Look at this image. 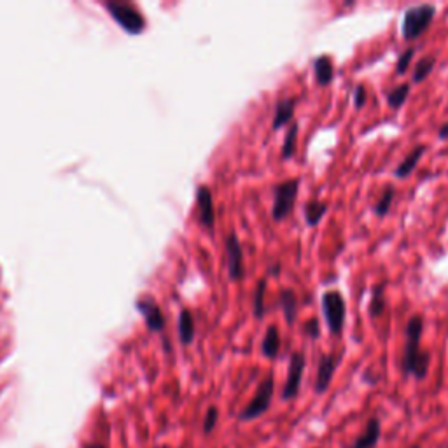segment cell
<instances>
[{
  "label": "cell",
  "mask_w": 448,
  "mask_h": 448,
  "mask_svg": "<svg viewBox=\"0 0 448 448\" xmlns=\"http://www.w3.org/2000/svg\"><path fill=\"white\" fill-rule=\"evenodd\" d=\"M380 421L378 418H370L366 424V428H364L363 435L357 436V440L354 442V445L350 448H375L376 447V442H378L380 438Z\"/></svg>",
  "instance_id": "obj_17"
},
{
  "label": "cell",
  "mask_w": 448,
  "mask_h": 448,
  "mask_svg": "<svg viewBox=\"0 0 448 448\" xmlns=\"http://www.w3.org/2000/svg\"><path fill=\"white\" fill-rule=\"evenodd\" d=\"M314 77L321 88H326L335 79V63L329 55H321L314 62Z\"/></svg>",
  "instance_id": "obj_13"
},
{
  "label": "cell",
  "mask_w": 448,
  "mask_h": 448,
  "mask_svg": "<svg viewBox=\"0 0 448 448\" xmlns=\"http://www.w3.org/2000/svg\"><path fill=\"white\" fill-rule=\"evenodd\" d=\"M322 314H324L326 324H328L329 333L333 336H340L345 328V315H347V305L343 300V295L336 289L326 291L321 300Z\"/></svg>",
  "instance_id": "obj_4"
},
{
  "label": "cell",
  "mask_w": 448,
  "mask_h": 448,
  "mask_svg": "<svg viewBox=\"0 0 448 448\" xmlns=\"http://www.w3.org/2000/svg\"><path fill=\"white\" fill-rule=\"evenodd\" d=\"M410 448H421V447H417V445H415V447H410Z\"/></svg>",
  "instance_id": "obj_33"
},
{
  "label": "cell",
  "mask_w": 448,
  "mask_h": 448,
  "mask_svg": "<svg viewBox=\"0 0 448 448\" xmlns=\"http://www.w3.org/2000/svg\"><path fill=\"white\" fill-rule=\"evenodd\" d=\"M435 67H436L435 55L422 56V58L418 60L414 67V74H411V81H414V84H421L422 81H425V79L431 75L433 70H435Z\"/></svg>",
  "instance_id": "obj_22"
},
{
  "label": "cell",
  "mask_w": 448,
  "mask_h": 448,
  "mask_svg": "<svg viewBox=\"0 0 448 448\" xmlns=\"http://www.w3.org/2000/svg\"><path fill=\"white\" fill-rule=\"evenodd\" d=\"M139 310L144 314L146 322H148L151 331H161L165 326V317L161 314V308L154 301L146 300L139 303Z\"/></svg>",
  "instance_id": "obj_15"
},
{
  "label": "cell",
  "mask_w": 448,
  "mask_h": 448,
  "mask_svg": "<svg viewBox=\"0 0 448 448\" xmlns=\"http://www.w3.org/2000/svg\"><path fill=\"white\" fill-rule=\"evenodd\" d=\"M86 448H105V447H102V445H88Z\"/></svg>",
  "instance_id": "obj_32"
},
{
  "label": "cell",
  "mask_w": 448,
  "mask_h": 448,
  "mask_svg": "<svg viewBox=\"0 0 448 448\" xmlns=\"http://www.w3.org/2000/svg\"><path fill=\"white\" fill-rule=\"evenodd\" d=\"M279 271H281V264H279V263H277V264H271V267L268 268V274L275 275V277H277V275H279Z\"/></svg>",
  "instance_id": "obj_31"
},
{
  "label": "cell",
  "mask_w": 448,
  "mask_h": 448,
  "mask_svg": "<svg viewBox=\"0 0 448 448\" xmlns=\"http://www.w3.org/2000/svg\"><path fill=\"white\" fill-rule=\"evenodd\" d=\"M438 137L442 139V141H447V139H448V123H443L442 127H440Z\"/></svg>",
  "instance_id": "obj_30"
},
{
  "label": "cell",
  "mask_w": 448,
  "mask_h": 448,
  "mask_svg": "<svg viewBox=\"0 0 448 448\" xmlns=\"http://www.w3.org/2000/svg\"><path fill=\"white\" fill-rule=\"evenodd\" d=\"M301 186L300 177L286 179V181L279 182L274 186L271 193H274V205H271V217L275 223H282L288 219L293 214L296 205V198H298Z\"/></svg>",
  "instance_id": "obj_3"
},
{
  "label": "cell",
  "mask_w": 448,
  "mask_h": 448,
  "mask_svg": "<svg viewBox=\"0 0 448 448\" xmlns=\"http://www.w3.org/2000/svg\"><path fill=\"white\" fill-rule=\"evenodd\" d=\"M196 205H198L200 223L203 228L212 231L214 224H216V210H214V198L209 186H200L196 189Z\"/></svg>",
  "instance_id": "obj_10"
},
{
  "label": "cell",
  "mask_w": 448,
  "mask_h": 448,
  "mask_svg": "<svg viewBox=\"0 0 448 448\" xmlns=\"http://www.w3.org/2000/svg\"><path fill=\"white\" fill-rule=\"evenodd\" d=\"M436 6L433 4H421V6H411L404 11L403 23H401V35L404 41H415L422 34L428 32L435 20Z\"/></svg>",
  "instance_id": "obj_2"
},
{
  "label": "cell",
  "mask_w": 448,
  "mask_h": 448,
  "mask_svg": "<svg viewBox=\"0 0 448 448\" xmlns=\"http://www.w3.org/2000/svg\"><path fill=\"white\" fill-rule=\"evenodd\" d=\"M424 333V317L418 314L411 315L404 329V350L401 357V371L403 375H414L417 380H424L429 371L431 354L421 350V336Z\"/></svg>",
  "instance_id": "obj_1"
},
{
  "label": "cell",
  "mask_w": 448,
  "mask_h": 448,
  "mask_svg": "<svg viewBox=\"0 0 448 448\" xmlns=\"http://www.w3.org/2000/svg\"><path fill=\"white\" fill-rule=\"evenodd\" d=\"M298 134H300V123L298 121H293L288 128V134L284 137V144H282L281 149V156L284 160H289L293 158V154L296 153V141H298Z\"/></svg>",
  "instance_id": "obj_23"
},
{
  "label": "cell",
  "mask_w": 448,
  "mask_h": 448,
  "mask_svg": "<svg viewBox=\"0 0 448 448\" xmlns=\"http://www.w3.org/2000/svg\"><path fill=\"white\" fill-rule=\"evenodd\" d=\"M279 307L284 312V317L288 321L289 326H293L298 319V307L300 300L296 296V293L293 289H282L281 296H279Z\"/></svg>",
  "instance_id": "obj_14"
},
{
  "label": "cell",
  "mask_w": 448,
  "mask_h": 448,
  "mask_svg": "<svg viewBox=\"0 0 448 448\" xmlns=\"http://www.w3.org/2000/svg\"><path fill=\"white\" fill-rule=\"evenodd\" d=\"M195 319H193V314L188 310V308H184V310L181 312V315H179V338H181V342L184 343V345H189V343L193 342V338H195Z\"/></svg>",
  "instance_id": "obj_20"
},
{
  "label": "cell",
  "mask_w": 448,
  "mask_h": 448,
  "mask_svg": "<svg viewBox=\"0 0 448 448\" xmlns=\"http://www.w3.org/2000/svg\"><path fill=\"white\" fill-rule=\"evenodd\" d=\"M264 295H267V279H261L256 284L254 289V298H252V310L254 317L263 319L264 317Z\"/></svg>",
  "instance_id": "obj_25"
},
{
  "label": "cell",
  "mask_w": 448,
  "mask_h": 448,
  "mask_svg": "<svg viewBox=\"0 0 448 448\" xmlns=\"http://www.w3.org/2000/svg\"><path fill=\"white\" fill-rule=\"evenodd\" d=\"M217 418H219V410L216 407H210L207 410L205 418H203V433L205 435H210L214 431V428L217 425Z\"/></svg>",
  "instance_id": "obj_27"
},
{
  "label": "cell",
  "mask_w": 448,
  "mask_h": 448,
  "mask_svg": "<svg viewBox=\"0 0 448 448\" xmlns=\"http://www.w3.org/2000/svg\"><path fill=\"white\" fill-rule=\"evenodd\" d=\"M340 364V356H335V354H324L319 359V366H317V376H315V392L317 394H324L326 390L331 385L333 375H335L336 366Z\"/></svg>",
  "instance_id": "obj_9"
},
{
  "label": "cell",
  "mask_w": 448,
  "mask_h": 448,
  "mask_svg": "<svg viewBox=\"0 0 448 448\" xmlns=\"http://www.w3.org/2000/svg\"><path fill=\"white\" fill-rule=\"evenodd\" d=\"M394 196H396V188H394L392 184L385 186L382 191V196H380V200L373 207V212L376 217H385L387 214H389L390 207H392V202H394Z\"/></svg>",
  "instance_id": "obj_24"
},
{
  "label": "cell",
  "mask_w": 448,
  "mask_h": 448,
  "mask_svg": "<svg viewBox=\"0 0 448 448\" xmlns=\"http://www.w3.org/2000/svg\"><path fill=\"white\" fill-rule=\"evenodd\" d=\"M226 256H228V275L231 282H240L245 277L243 268V247L235 231L229 233L224 240Z\"/></svg>",
  "instance_id": "obj_6"
},
{
  "label": "cell",
  "mask_w": 448,
  "mask_h": 448,
  "mask_svg": "<svg viewBox=\"0 0 448 448\" xmlns=\"http://www.w3.org/2000/svg\"><path fill=\"white\" fill-rule=\"evenodd\" d=\"M109 11L114 18H116L117 23L124 28L130 34H141L144 30V18L137 13L132 6H127V4H109Z\"/></svg>",
  "instance_id": "obj_8"
},
{
  "label": "cell",
  "mask_w": 448,
  "mask_h": 448,
  "mask_svg": "<svg viewBox=\"0 0 448 448\" xmlns=\"http://www.w3.org/2000/svg\"><path fill=\"white\" fill-rule=\"evenodd\" d=\"M414 56H415V48H408V49H404L403 53H401V56L397 58V62H396V74L397 75H403L408 69H410V63H411V60H414Z\"/></svg>",
  "instance_id": "obj_26"
},
{
  "label": "cell",
  "mask_w": 448,
  "mask_h": 448,
  "mask_svg": "<svg viewBox=\"0 0 448 448\" xmlns=\"http://www.w3.org/2000/svg\"><path fill=\"white\" fill-rule=\"evenodd\" d=\"M281 352V333L275 324L268 326L267 333L263 336V342H261V354L268 359H275Z\"/></svg>",
  "instance_id": "obj_16"
},
{
  "label": "cell",
  "mask_w": 448,
  "mask_h": 448,
  "mask_svg": "<svg viewBox=\"0 0 448 448\" xmlns=\"http://www.w3.org/2000/svg\"><path fill=\"white\" fill-rule=\"evenodd\" d=\"M307 368V357L303 352H293L289 357V371L282 389V399H295L300 392L301 378Z\"/></svg>",
  "instance_id": "obj_7"
},
{
  "label": "cell",
  "mask_w": 448,
  "mask_h": 448,
  "mask_svg": "<svg viewBox=\"0 0 448 448\" xmlns=\"http://www.w3.org/2000/svg\"><path fill=\"white\" fill-rule=\"evenodd\" d=\"M410 91H411V84H408V82H403V84H397L394 86V88H390L389 91L385 93V100H387L389 109L392 110L401 109V107L404 105V102H407Z\"/></svg>",
  "instance_id": "obj_21"
},
{
  "label": "cell",
  "mask_w": 448,
  "mask_h": 448,
  "mask_svg": "<svg viewBox=\"0 0 448 448\" xmlns=\"http://www.w3.org/2000/svg\"><path fill=\"white\" fill-rule=\"evenodd\" d=\"M300 103L298 96H289V98H279L275 102V110H274V121H271V130H281L282 127H286L288 123H293V117H295L296 105Z\"/></svg>",
  "instance_id": "obj_11"
},
{
  "label": "cell",
  "mask_w": 448,
  "mask_h": 448,
  "mask_svg": "<svg viewBox=\"0 0 448 448\" xmlns=\"http://www.w3.org/2000/svg\"><path fill=\"white\" fill-rule=\"evenodd\" d=\"M425 151H428V148H425L424 144H418L415 146L414 149L410 151V153L404 156V160L401 161L399 165L396 167V170H394V175H396L397 179H407L410 177L411 174H414L415 168L418 167V163H421L422 156L425 154Z\"/></svg>",
  "instance_id": "obj_12"
},
{
  "label": "cell",
  "mask_w": 448,
  "mask_h": 448,
  "mask_svg": "<svg viewBox=\"0 0 448 448\" xmlns=\"http://www.w3.org/2000/svg\"><path fill=\"white\" fill-rule=\"evenodd\" d=\"M301 331H303L308 338L317 340L319 336H321V322H319L317 317L308 319V321L301 326Z\"/></svg>",
  "instance_id": "obj_28"
},
{
  "label": "cell",
  "mask_w": 448,
  "mask_h": 448,
  "mask_svg": "<svg viewBox=\"0 0 448 448\" xmlns=\"http://www.w3.org/2000/svg\"><path fill=\"white\" fill-rule=\"evenodd\" d=\"M383 312H385V282H380V284L373 286V289H371L368 314H370L371 319H378L382 317Z\"/></svg>",
  "instance_id": "obj_19"
},
{
  "label": "cell",
  "mask_w": 448,
  "mask_h": 448,
  "mask_svg": "<svg viewBox=\"0 0 448 448\" xmlns=\"http://www.w3.org/2000/svg\"><path fill=\"white\" fill-rule=\"evenodd\" d=\"M329 210V203L328 202H321V200L314 198L310 202L305 203L303 207V214H305V221H307L308 226H317L322 221V217L328 214Z\"/></svg>",
  "instance_id": "obj_18"
},
{
  "label": "cell",
  "mask_w": 448,
  "mask_h": 448,
  "mask_svg": "<svg viewBox=\"0 0 448 448\" xmlns=\"http://www.w3.org/2000/svg\"><path fill=\"white\" fill-rule=\"evenodd\" d=\"M368 102V89L364 84H357V88L354 89V107L357 110L363 109Z\"/></svg>",
  "instance_id": "obj_29"
},
{
  "label": "cell",
  "mask_w": 448,
  "mask_h": 448,
  "mask_svg": "<svg viewBox=\"0 0 448 448\" xmlns=\"http://www.w3.org/2000/svg\"><path fill=\"white\" fill-rule=\"evenodd\" d=\"M274 390H275L274 375H268L267 378L257 385L256 394H254L252 399L249 401V404L240 411V421H254V418L261 417V415L270 408L271 397H274Z\"/></svg>",
  "instance_id": "obj_5"
}]
</instances>
